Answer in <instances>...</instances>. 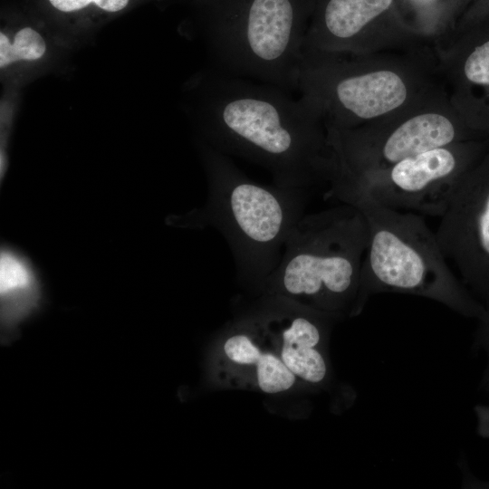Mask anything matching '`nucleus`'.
<instances>
[{"label":"nucleus","instance_id":"nucleus-17","mask_svg":"<svg viewBox=\"0 0 489 489\" xmlns=\"http://www.w3.org/2000/svg\"><path fill=\"white\" fill-rule=\"evenodd\" d=\"M49 2L62 12L78 11L91 4L107 12H118L127 6L129 0H49Z\"/></svg>","mask_w":489,"mask_h":489},{"label":"nucleus","instance_id":"nucleus-5","mask_svg":"<svg viewBox=\"0 0 489 489\" xmlns=\"http://www.w3.org/2000/svg\"><path fill=\"white\" fill-rule=\"evenodd\" d=\"M210 44L225 73L297 91L307 34L297 0H219Z\"/></svg>","mask_w":489,"mask_h":489},{"label":"nucleus","instance_id":"nucleus-11","mask_svg":"<svg viewBox=\"0 0 489 489\" xmlns=\"http://www.w3.org/2000/svg\"><path fill=\"white\" fill-rule=\"evenodd\" d=\"M219 346L216 362L223 384L278 394L297 381L269 346L254 314L230 327Z\"/></svg>","mask_w":489,"mask_h":489},{"label":"nucleus","instance_id":"nucleus-18","mask_svg":"<svg viewBox=\"0 0 489 489\" xmlns=\"http://www.w3.org/2000/svg\"><path fill=\"white\" fill-rule=\"evenodd\" d=\"M477 420L478 434L485 438H489V403L477 405L475 408Z\"/></svg>","mask_w":489,"mask_h":489},{"label":"nucleus","instance_id":"nucleus-3","mask_svg":"<svg viewBox=\"0 0 489 489\" xmlns=\"http://www.w3.org/2000/svg\"><path fill=\"white\" fill-rule=\"evenodd\" d=\"M367 240L366 219L350 204L304 214L260 292L337 318L353 316Z\"/></svg>","mask_w":489,"mask_h":489},{"label":"nucleus","instance_id":"nucleus-16","mask_svg":"<svg viewBox=\"0 0 489 489\" xmlns=\"http://www.w3.org/2000/svg\"><path fill=\"white\" fill-rule=\"evenodd\" d=\"M484 312L478 319L475 335L474 350L485 355V367L481 378L479 388L489 393V299L484 304Z\"/></svg>","mask_w":489,"mask_h":489},{"label":"nucleus","instance_id":"nucleus-15","mask_svg":"<svg viewBox=\"0 0 489 489\" xmlns=\"http://www.w3.org/2000/svg\"><path fill=\"white\" fill-rule=\"evenodd\" d=\"M46 44L41 34L31 27L19 30L13 43L0 34V67H6L18 61H34L43 57Z\"/></svg>","mask_w":489,"mask_h":489},{"label":"nucleus","instance_id":"nucleus-9","mask_svg":"<svg viewBox=\"0 0 489 489\" xmlns=\"http://www.w3.org/2000/svg\"><path fill=\"white\" fill-rule=\"evenodd\" d=\"M435 232L460 281L483 304L489 299V151L466 173Z\"/></svg>","mask_w":489,"mask_h":489},{"label":"nucleus","instance_id":"nucleus-13","mask_svg":"<svg viewBox=\"0 0 489 489\" xmlns=\"http://www.w3.org/2000/svg\"><path fill=\"white\" fill-rule=\"evenodd\" d=\"M393 0H327L321 18L307 30L303 51L364 54L366 29Z\"/></svg>","mask_w":489,"mask_h":489},{"label":"nucleus","instance_id":"nucleus-7","mask_svg":"<svg viewBox=\"0 0 489 489\" xmlns=\"http://www.w3.org/2000/svg\"><path fill=\"white\" fill-rule=\"evenodd\" d=\"M489 151V140L432 149L355 179L330 184L327 197L365 196L388 208L441 216L466 173Z\"/></svg>","mask_w":489,"mask_h":489},{"label":"nucleus","instance_id":"nucleus-4","mask_svg":"<svg viewBox=\"0 0 489 489\" xmlns=\"http://www.w3.org/2000/svg\"><path fill=\"white\" fill-rule=\"evenodd\" d=\"M204 158L208 194L202 218L226 241L238 277L261 291L304 215L307 189L259 184L209 146Z\"/></svg>","mask_w":489,"mask_h":489},{"label":"nucleus","instance_id":"nucleus-8","mask_svg":"<svg viewBox=\"0 0 489 489\" xmlns=\"http://www.w3.org/2000/svg\"><path fill=\"white\" fill-rule=\"evenodd\" d=\"M338 169L334 181L355 179L432 149L489 140L473 130L453 107L402 114L354 129L326 128ZM330 183V184H331Z\"/></svg>","mask_w":489,"mask_h":489},{"label":"nucleus","instance_id":"nucleus-10","mask_svg":"<svg viewBox=\"0 0 489 489\" xmlns=\"http://www.w3.org/2000/svg\"><path fill=\"white\" fill-rule=\"evenodd\" d=\"M263 295L264 306L254 315L271 349L297 380L325 385L331 377L329 328L339 318L282 296Z\"/></svg>","mask_w":489,"mask_h":489},{"label":"nucleus","instance_id":"nucleus-14","mask_svg":"<svg viewBox=\"0 0 489 489\" xmlns=\"http://www.w3.org/2000/svg\"><path fill=\"white\" fill-rule=\"evenodd\" d=\"M38 278L32 263L20 252L4 247L0 257V291L5 320H19L38 298Z\"/></svg>","mask_w":489,"mask_h":489},{"label":"nucleus","instance_id":"nucleus-19","mask_svg":"<svg viewBox=\"0 0 489 489\" xmlns=\"http://www.w3.org/2000/svg\"><path fill=\"white\" fill-rule=\"evenodd\" d=\"M488 13H489V0H482V2L479 5V7L475 12V15L476 18H480Z\"/></svg>","mask_w":489,"mask_h":489},{"label":"nucleus","instance_id":"nucleus-20","mask_svg":"<svg viewBox=\"0 0 489 489\" xmlns=\"http://www.w3.org/2000/svg\"><path fill=\"white\" fill-rule=\"evenodd\" d=\"M473 482L468 480V484L472 487L489 488V482H478L477 479L473 478Z\"/></svg>","mask_w":489,"mask_h":489},{"label":"nucleus","instance_id":"nucleus-12","mask_svg":"<svg viewBox=\"0 0 489 489\" xmlns=\"http://www.w3.org/2000/svg\"><path fill=\"white\" fill-rule=\"evenodd\" d=\"M450 69L452 106L473 130L489 139V29L459 39L451 53Z\"/></svg>","mask_w":489,"mask_h":489},{"label":"nucleus","instance_id":"nucleus-6","mask_svg":"<svg viewBox=\"0 0 489 489\" xmlns=\"http://www.w3.org/2000/svg\"><path fill=\"white\" fill-rule=\"evenodd\" d=\"M303 51L297 91L322 118L325 127L348 129L397 116L412 101L408 74L374 67L361 54ZM402 115V114H401Z\"/></svg>","mask_w":489,"mask_h":489},{"label":"nucleus","instance_id":"nucleus-2","mask_svg":"<svg viewBox=\"0 0 489 489\" xmlns=\"http://www.w3.org/2000/svg\"><path fill=\"white\" fill-rule=\"evenodd\" d=\"M338 200L359 208L368 229L353 316L371 295L398 292L431 299L467 318L482 317L484 304L455 276L423 216L359 194Z\"/></svg>","mask_w":489,"mask_h":489},{"label":"nucleus","instance_id":"nucleus-1","mask_svg":"<svg viewBox=\"0 0 489 489\" xmlns=\"http://www.w3.org/2000/svg\"><path fill=\"white\" fill-rule=\"evenodd\" d=\"M198 91L207 146L264 168L281 187L333 180L338 165L324 121L302 96L220 71L203 77Z\"/></svg>","mask_w":489,"mask_h":489}]
</instances>
